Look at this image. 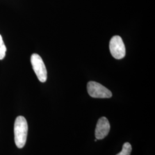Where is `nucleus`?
Here are the masks:
<instances>
[{"label":"nucleus","mask_w":155,"mask_h":155,"mask_svg":"<svg viewBox=\"0 0 155 155\" xmlns=\"http://www.w3.org/2000/svg\"><path fill=\"white\" fill-rule=\"evenodd\" d=\"M109 48L111 55L116 59H121L126 55L125 46L119 36H114L111 39Z\"/></svg>","instance_id":"4"},{"label":"nucleus","mask_w":155,"mask_h":155,"mask_svg":"<svg viewBox=\"0 0 155 155\" xmlns=\"http://www.w3.org/2000/svg\"><path fill=\"white\" fill-rule=\"evenodd\" d=\"M110 125L109 120L105 117H102L98 120L95 130V136L97 140H102L106 137L110 132Z\"/></svg>","instance_id":"5"},{"label":"nucleus","mask_w":155,"mask_h":155,"mask_svg":"<svg viewBox=\"0 0 155 155\" xmlns=\"http://www.w3.org/2000/svg\"><path fill=\"white\" fill-rule=\"evenodd\" d=\"M87 89L89 95L93 98H109L112 97V93L109 89L94 81L88 82Z\"/></svg>","instance_id":"2"},{"label":"nucleus","mask_w":155,"mask_h":155,"mask_svg":"<svg viewBox=\"0 0 155 155\" xmlns=\"http://www.w3.org/2000/svg\"><path fill=\"white\" fill-rule=\"evenodd\" d=\"M28 124L23 116L17 117L15 122V141L17 148H23L27 141L28 134Z\"/></svg>","instance_id":"1"},{"label":"nucleus","mask_w":155,"mask_h":155,"mask_svg":"<svg viewBox=\"0 0 155 155\" xmlns=\"http://www.w3.org/2000/svg\"><path fill=\"white\" fill-rule=\"evenodd\" d=\"M31 62L33 71L41 82L44 83L47 79V71L45 63L37 54H33L31 57Z\"/></svg>","instance_id":"3"},{"label":"nucleus","mask_w":155,"mask_h":155,"mask_svg":"<svg viewBox=\"0 0 155 155\" xmlns=\"http://www.w3.org/2000/svg\"><path fill=\"white\" fill-rule=\"evenodd\" d=\"M6 47L4 44L2 38L0 35V60H2L6 55Z\"/></svg>","instance_id":"7"},{"label":"nucleus","mask_w":155,"mask_h":155,"mask_svg":"<svg viewBox=\"0 0 155 155\" xmlns=\"http://www.w3.org/2000/svg\"><path fill=\"white\" fill-rule=\"evenodd\" d=\"M132 150V145L129 143H125L122 146V150L116 155H130Z\"/></svg>","instance_id":"6"},{"label":"nucleus","mask_w":155,"mask_h":155,"mask_svg":"<svg viewBox=\"0 0 155 155\" xmlns=\"http://www.w3.org/2000/svg\"><path fill=\"white\" fill-rule=\"evenodd\" d=\"M94 141H97V139H95V140H94Z\"/></svg>","instance_id":"8"}]
</instances>
